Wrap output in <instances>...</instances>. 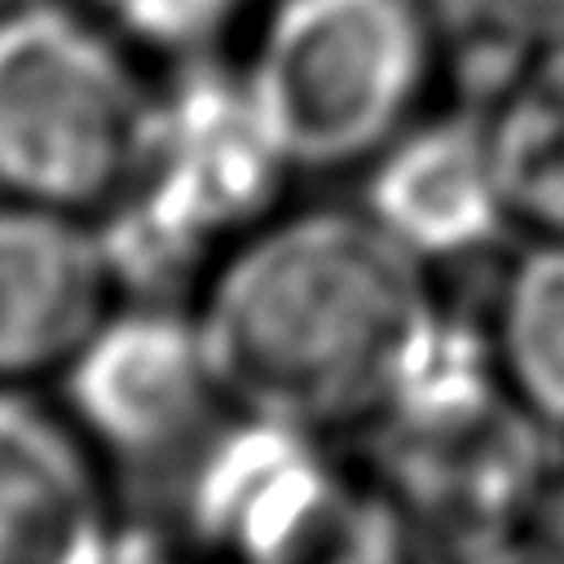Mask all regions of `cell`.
Here are the masks:
<instances>
[{
    "mask_svg": "<svg viewBox=\"0 0 564 564\" xmlns=\"http://www.w3.org/2000/svg\"><path fill=\"white\" fill-rule=\"evenodd\" d=\"M405 286L366 234L304 229L247 260L220 300L225 366L264 397L322 401L366 379L397 335Z\"/></svg>",
    "mask_w": 564,
    "mask_h": 564,
    "instance_id": "obj_1",
    "label": "cell"
},
{
    "mask_svg": "<svg viewBox=\"0 0 564 564\" xmlns=\"http://www.w3.org/2000/svg\"><path fill=\"white\" fill-rule=\"evenodd\" d=\"M101 304L93 247L40 212H0V375L70 352Z\"/></svg>",
    "mask_w": 564,
    "mask_h": 564,
    "instance_id": "obj_4",
    "label": "cell"
},
{
    "mask_svg": "<svg viewBox=\"0 0 564 564\" xmlns=\"http://www.w3.org/2000/svg\"><path fill=\"white\" fill-rule=\"evenodd\" d=\"M141 31H154L163 40H176L185 31H194L203 18L216 13L220 0H115Z\"/></svg>",
    "mask_w": 564,
    "mask_h": 564,
    "instance_id": "obj_10",
    "label": "cell"
},
{
    "mask_svg": "<svg viewBox=\"0 0 564 564\" xmlns=\"http://www.w3.org/2000/svg\"><path fill=\"white\" fill-rule=\"evenodd\" d=\"M414 57V22L397 0H295L264 62L278 132L313 159L370 145L401 110Z\"/></svg>",
    "mask_w": 564,
    "mask_h": 564,
    "instance_id": "obj_3",
    "label": "cell"
},
{
    "mask_svg": "<svg viewBox=\"0 0 564 564\" xmlns=\"http://www.w3.org/2000/svg\"><path fill=\"white\" fill-rule=\"evenodd\" d=\"M137 141L119 57L62 9L0 18V181L44 203L110 189Z\"/></svg>",
    "mask_w": 564,
    "mask_h": 564,
    "instance_id": "obj_2",
    "label": "cell"
},
{
    "mask_svg": "<svg viewBox=\"0 0 564 564\" xmlns=\"http://www.w3.org/2000/svg\"><path fill=\"white\" fill-rule=\"evenodd\" d=\"M494 172L529 220L564 234V53H555L511 101L498 128Z\"/></svg>",
    "mask_w": 564,
    "mask_h": 564,
    "instance_id": "obj_7",
    "label": "cell"
},
{
    "mask_svg": "<svg viewBox=\"0 0 564 564\" xmlns=\"http://www.w3.org/2000/svg\"><path fill=\"white\" fill-rule=\"evenodd\" d=\"M97 551L93 476L53 419L0 397V564Z\"/></svg>",
    "mask_w": 564,
    "mask_h": 564,
    "instance_id": "obj_5",
    "label": "cell"
},
{
    "mask_svg": "<svg viewBox=\"0 0 564 564\" xmlns=\"http://www.w3.org/2000/svg\"><path fill=\"white\" fill-rule=\"evenodd\" d=\"M194 388L198 379L185 339L150 322L115 326L101 335L75 375L84 414L128 445L167 436L189 414Z\"/></svg>",
    "mask_w": 564,
    "mask_h": 564,
    "instance_id": "obj_6",
    "label": "cell"
},
{
    "mask_svg": "<svg viewBox=\"0 0 564 564\" xmlns=\"http://www.w3.org/2000/svg\"><path fill=\"white\" fill-rule=\"evenodd\" d=\"M383 207L414 238L454 242L485 220V181L463 145L436 141L414 150L383 185Z\"/></svg>",
    "mask_w": 564,
    "mask_h": 564,
    "instance_id": "obj_8",
    "label": "cell"
},
{
    "mask_svg": "<svg viewBox=\"0 0 564 564\" xmlns=\"http://www.w3.org/2000/svg\"><path fill=\"white\" fill-rule=\"evenodd\" d=\"M507 348L520 383L564 414V251L529 260L507 308Z\"/></svg>",
    "mask_w": 564,
    "mask_h": 564,
    "instance_id": "obj_9",
    "label": "cell"
}]
</instances>
